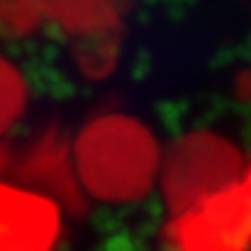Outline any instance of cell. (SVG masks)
Here are the masks:
<instances>
[{
    "label": "cell",
    "mask_w": 251,
    "mask_h": 251,
    "mask_svg": "<svg viewBox=\"0 0 251 251\" xmlns=\"http://www.w3.org/2000/svg\"><path fill=\"white\" fill-rule=\"evenodd\" d=\"M72 161L77 182L90 199L105 205H132L157 188L161 147L140 120L109 113L80 130Z\"/></svg>",
    "instance_id": "cell-1"
},
{
    "label": "cell",
    "mask_w": 251,
    "mask_h": 251,
    "mask_svg": "<svg viewBox=\"0 0 251 251\" xmlns=\"http://www.w3.org/2000/svg\"><path fill=\"white\" fill-rule=\"evenodd\" d=\"M67 25H99L107 17L113 0H27ZM25 4V0H23Z\"/></svg>",
    "instance_id": "cell-4"
},
{
    "label": "cell",
    "mask_w": 251,
    "mask_h": 251,
    "mask_svg": "<svg viewBox=\"0 0 251 251\" xmlns=\"http://www.w3.org/2000/svg\"><path fill=\"white\" fill-rule=\"evenodd\" d=\"M25 84L11 63L0 59V136L6 134L25 109Z\"/></svg>",
    "instance_id": "cell-5"
},
{
    "label": "cell",
    "mask_w": 251,
    "mask_h": 251,
    "mask_svg": "<svg viewBox=\"0 0 251 251\" xmlns=\"http://www.w3.org/2000/svg\"><path fill=\"white\" fill-rule=\"evenodd\" d=\"M54 228L49 201L0 184V251H49Z\"/></svg>",
    "instance_id": "cell-3"
},
{
    "label": "cell",
    "mask_w": 251,
    "mask_h": 251,
    "mask_svg": "<svg viewBox=\"0 0 251 251\" xmlns=\"http://www.w3.org/2000/svg\"><path fill=\"white\" fill-rule=\"evenodd\" d=\"M243 182H247L243 157L232 140L222 134L191 132L161 151L157 188L174 218Z\"/></svg>",
    "instance_id": "cell-2"
}]
</instances>
